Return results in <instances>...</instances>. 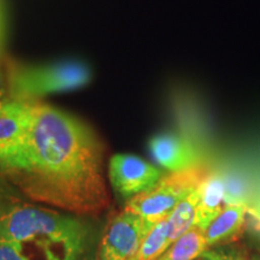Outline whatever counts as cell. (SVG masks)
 <instances>
[{
  "label": "cell",
  "mask_w": 260,
  "mask_h": 260,
  "mask_svg": "<svg viewBox=\"0 0 260 260\" xmlns=\"http://www.w3.org/2000/svg\"><path fill=\"white\" fill-rule=\"evenodd\" d=\"M0 260H23L11 243L0 239Z\"/></svg>",
  "instance_id": "obj_15"
},
{
  "label": "cell",
  "mask_w": 260,
  "mask_h": 260,
  "mask_svg": "<svg viewBox=\"0 0 260 260\" xmlns=\"http://www.w3.org/2000/svg\"><path fill=\"white\" fill-rule=\"evenodd\" d=\"M103 159L102 141L88 124L35 102L28 134L0 159V175L34 203L90 217L110 206Z\"/></svg>",
  "instance_id": "obj_1"
},
{
  "label": "cell",
  "mask_w": 260,
  "mask_h": 260,
  "mask_svg": "<svg viewBox=\"0 0 260 260\" xmlns=\"http://www.w3.org/2000/svg\"><path fill=\"white\" fill-rule=\"evenodd\" d=\"M162 175L158 168L134 154H116L109 162V180L116 193L124 199L153 188Z\"/></svg>",
  "instance_id": "obj_6"
},
{
  "label": "cell",
  "mask_w": 260,
  "mask_h": 260,
  "mask_svg": "<svg viewBox=\"0 0 260 260\" xmlns=\"http://www.w3.org/2000/svg\"><path fill=\"white\" fill-rule=\"evenodd\" d=\"M151 230L141 217L124 209L103 232L98 260H133Z\"/></svg>",
  "instance_id": "obj_5"
},
{
  "label": "cell",
  "mask_w": 260,
  "mask_h": 260,
  "mask_svg": "<svg viewBox=\"0 0 260 260\" xmlns=\"http://www.w3.org/2000/svg\"><path fill=\"white\" fill-rule=\"evenodd\" d=\"M34 103L10 98L0 104V159L14 151L28 134Z\"/></svg>",
  "instance_id": "obj_8"
},
{
  "label": "cell",
  "mask_w": 260,
  "mask_h": 260,
  "mask_svg": "<svg viewBox=\"0 0 260 260\" xmlns=\"http://www.w3.org/2000/svg\"><path fill=\"white\" fill-rule=\"evenodd\" d=\"M90 80L92 71L88 65L74 59L45 65L12 64L8 74L10 98L25 102L82 88Z\"/></svg>",
  "instance_id": "obj_3"
},
{
  "label": "cell",
  "mask_w": 260,
  "mask_h": 260,
  "mask_svg": "<svg viewBox=\"0 0 260 260\" xmlns=\"http://www.w3.org/2000/svg\"><path fill=\"white\" fill-rule=\"evenodd\" d=\"M149 151L162 168L171 172L187 171L201 165L198 149L182 136L164 133L149 140Z\"/></svg>",
  "instance_id": "obj_7"
},
{
  "label": "cell",
  "mask_w": 260,
  "mask_h": 260,
  "mask_svg": "<svg viewBox=\"0 0 260 260\" xmlns=\"http://www.w3.org/2000/svg\"><path fill=\"white\" fill-rule=\"evenodd\" d=\"M168 218L152 228L133 260H155L168 249Z\"/></svg>",
  "instance_id": "obj_13"
},
{
  "label": "cell",
  "mask_w": 260,
  "mask_h": 260,
  "mask_svg": "<svg viewBox=\"0 0 260 260\" xmlns=\"http://www.w3.org/2000/svg\"><path fill=\"white\" fill-rule=\"evenodd\" d=\"M248 260H249V259H248ZM251 260H260V259H259V258H256V256H254V258H252Z\"/></svg>",
  "instance_id": "obj_17"
},
{
  "label": "cell",
  "mask_w": 260,
  "mask_h": 260,
  "mask_svg": "<svg viewBox=\"0 0 260 260\" xmlns=\"http://www.w3.org/2000/svg\"><path fill=\"white\" fill-rule=\"evenodd\" d=\"M198 203H199V187L184 198L168 217L169 246L195 226Z\"/></svg>",
  "instance_id": "obj_11"
},
{
  "label": "cell",
  "mask_w": 260,
  "mask_h": 260,
  "mask_svg": "<svg viewBox=\"0 0 260 260\" xmlns=\"http://www.w3.org/2000/svg\"><path fill=\"white\" fill-rule=\"evenodd\" d=\"M204 260H248L245 253L240 249H207L203 254Z\"/></svg>",
  "instance_id": "obj_14"
},
{
  "label": "cell",
  "mask_w": 260,
  "mask_h": 260,
  "mask_svg": "<svg viewBox=\"0 0 260 260\" xmlns=\"http://www.w3.org/2000/svg\"><path fill=\"white\" fill-rule=\"evenodd\" d=\"M102 235L87 217L41 206L0 175V239L23 260H98Z\"/></svg>",
  "instance_id": "obj_2"
},
{
  "label": "cell",
  "mask_w": 260,
  "mask_h": 260,
  "mask_svg": "<svg viewBox=\"0 0 260 260\" xmlns=\"http://www.w3.org/2000/svg\"><path fill=\"white\" fill-rule=\"evenodd\" d=\"M247 214L248 206L245 204L225 205L222 212L205 230V237L209 248L235 241L241 235Z\"/></svg>",
  "instance_id": "obj_9"
},
{
  "label": "cell",
  "mask_w": 260,
  "mask_h": 260,
  "mask_svg": "<svg viewBox=\"0 0 260 260\" xmlns=\"http://www.w3.org/2000/svg\"><path fill=\"white\" fill-rule=\"evenodd\" d=\"M9 99H10V93H9L8 75H5V71L3 69L2 63H0V104H3Z\"/></svg>",
  "instance_id": "obj_16"
},
{
  "label": "cell",
  "mask_w": 260,
  "mask_h": 260,
  "mask_svg": "<svg viewBox=\"0 0 260 260\" xmlns=\"http://www.w3.org/2000/svg\"><path fill=\"white\" fill-rule=\"evenodd\" d=\"M207 172L203 165L187 171L171 172L162 176L153 188L126 201L125 210L138 214L148 226L153 228L168 218L175 207L200 186Z\"/></svg>",
  "instance_id": "obj_4"
},
{
  "label": "cell",
  "mask_w": 260,
  "mask_h": 260,
  "mask_svg": "<svg viewBox=\"0 0 260 260\" xmlns=\"http://www.w3.org/2000/svg\"><path fill=\"white\" fill-rule=\"evenodd\" d=\"M207 249L210 248L207 246L205 232L200 228L194 226L171 243L167 251L155 260H195L203 256Z\"/></svg>",
  "instance_id": "obj_12"
},
{
  "label": "cell",
  "mask_w": 260,
  "mask_h": 260,
  "mask_svg": "<svg viewBox=\"0 0 260 260\" xmlns=\"http://www.w3.org/2000/svg\"><path fill=\"white\" fill-rule=\"evenodd\" d=\"M224 176L220 171H209L199 186V203L195 226L204 232L225 206L224 203Z\"/></svg>",
  "instance_id": "obj_10"
},
{
  "label": "cell",
  "mask_w": 260,
  "mask_h": 260,
  "mask_svg": "<svg viewBox=\"0 0 260 260\" xmlns=\"http://www.w3.org/2000/svg\"><path fill=\"white\" fill-rule=\"evenodd\" d=\"M195 260H204V259H203V256H200V258H198V259H195Z\"/></svg>",
  "instance_id": "obj_18"
}]
</instances>
